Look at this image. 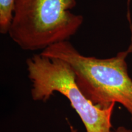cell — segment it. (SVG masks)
<instances>
[{
  "label": "cell",
  "instance_id": "6da1fadb",
  "mask_svg": "<svg viewBox=\"0 0 132 132\" xmlns=\"http://www.w3.org/2000/svg\"><path fill=\"white\" fill-rule=\"evenodd\" d=\"M131 52L132 44L127 50L109 58L87 56L69 40L54 44L41 53L67 62L81 90L94 105L106 109L119 103L129 113L132 122V80L126 62Z\"/></svg>",
  "mask_w": 132,
  "mask_h": 132
},
{
  "label": "cell",
  "instance_id": "7a4b0ae2",
  "mask_svg": "<svg viewBox=\"0 0 132 132\" xmlns=\"http://www.w3.org/2000/svg\"><path fill=\"white\" fill-rule=\"evenodd\" d=\"M77 0H15L9 34L21 49L44 51L70 40L83 23Z\"/></svg>",
  "mask_w": 132,
  "mask_h": 132
},
{
  "label": "cell",
  "instance_id": "3957f363",
  "mask_svg": "<svg viewBox=\"0 0 132 132\" xmlns=\"http://www.w3.org/2000/svg\"><path fill=\"white\" fill-rule=\"evenodd\" d=\"M26 65L33 100L46 102L58 92L68 99L86 132H112L115 104L103 109L89 100L79 87L75 73L67 62L40 53L28 57Z\"/></svg>",
  "mask_w": 132,
  "mask_h": 132
},
{
  "label": "cell",
  "instance_id": "277c9868",
  "mask_svg": "<svg viewBox=\"0 0 132 132\" xmlns=\"http://www.w3.org/2000/svg\"><path fill=\"white\" fill-rule=\"evenodd\" d=\"M15 0H0V32L8 33L12 19Z\"/></svg>",
  "mask_w": 132,
  "mask_h": 132
},
{
  "label": "cell",
  "instance_id": "5b68a950",
  "mask_svg": "<svg viewBox=\"0 0 132 132\" xmlns=\"http://www.w3.org/2000/svg\"><path fill=\"white\" fill-rule=\"evenodd\" d=\"M112 132H132V130L125 127L120 126L115 130H113Z\"/></svg>",
  "mask_w": 132,
  "mask_h": 132
},
{
  "label": "cell",
  "instance_id": "8992f818",
  "mask_svg": "<svg viewBox=\"0 0 132 132\" xmlns=\"http://www.w3.org/2000/svg\"><path fill=\"white\" fill-rule=\"evenodd\" d=\"M69 132H78V130L77 128H74L73 126H70L69 128Z\"/></svg>",
  "mask_w": 132,
  "mask_h": 132
}]
</instances>
